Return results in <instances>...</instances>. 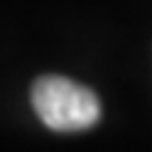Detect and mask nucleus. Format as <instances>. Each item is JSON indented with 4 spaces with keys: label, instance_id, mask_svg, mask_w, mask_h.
<instances>
[{
    "label": "nucleus",
    "instance_id": "nucleus-1",
    "mask_svg": "<svg viewBox=\"0 0 152 152\" xmlns=\"http://www.w3.org/2000/svg\"><path fill=\"white\" fill-rule=\"evenodd\" d=\"M31 102L38 119L57 133L86 131L102 114L100 100L90 88L57 74H45L33 83Z\"/></svg>",
    "mask_w": 152,
    "mask_h": 152
}]
</instances>
